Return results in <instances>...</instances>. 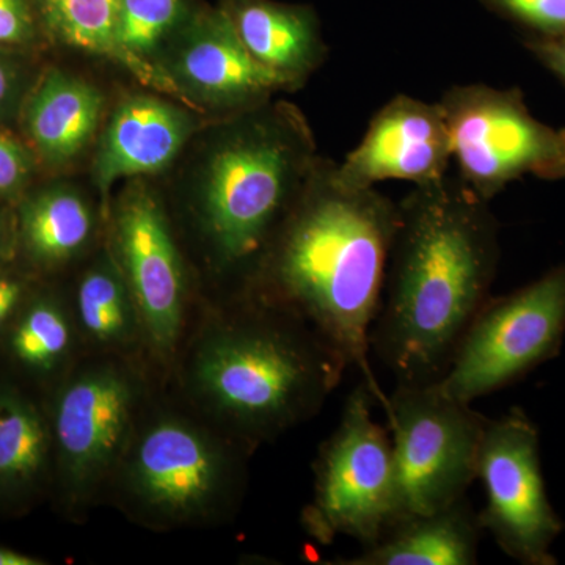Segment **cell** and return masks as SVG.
Here are the masks:
<instances>
[{"label":"cell","mask_w":565,"mask_h":565,"mask_svg":"<svg viewBox=\"0 0 565 565\" xmlns=\"http://www.w3.org/2000/svg\"><path fill=\"white\" fill-rule=\"evenodd\" d=\"M500 263L489 202L459 178L415 185L397 203L371 353L397 384H434L490 299Z\"/></svg>","instance_id":"6da1fadb"},{"label":"cell","mask_w":565,"mask_h":565,"mask_svg":"<svg viewBox=\"0 0 565 565\" xmlns=\"http://www.w3.org/2000/svg\"><path fill=\"white\" fill-rule=\"evenodd\" d=\"M396 226L397 203L375 188H343L333 163L319 162L256 275L259 299L313 327L381 407L388 394L371 367L370 337Z\"/></svg>","instance_id":"7a4b0ae2"},{"label":"cell","mask_w":565,"mask_h":565,"mask_svg":"<svg viewBox=\"0 0 565 565\" xmlns=\"http://www.w3.org/2000/svg\"><path fill=\"white\" fill-rule=\"evenodd\" d=\"M204 341L193 382L247 438H267L315 415L348 363L299 316L259 299Z\"/></svg>","instance_id":"3957f363"},{"label":"cell","mask_w":565,"mask_h":565,"mask_svg":"<svg viewBox=\"0 0 565 565\" xmlns=\"http://www.w3.org/2000/svg\"><path fill=\"white\" fill-rule=\"evenodd\" d=\"M215 151L204 185V221L230 266L258 275L313 177L311 140L288 109L262 110Z\"/></svg>","instance_id":"277c9868"},{"label":"cell","mask_w":565,"mask_h":565,"mask_svg":"<svg viewBox=\"0 0 565 565\" xmlns=\"http://www.w3.org/2000/svg\"><path fill=\"white\" fill-rule=\"evenodd\" d=\"M374 401L364 382L356 386L319 452L313 501L303 523L322 544L349 537L367 546L399 520L392 437L388 427L375 422Z\"/></svg>","instance_id":"5b68a950"},{"label":"cell","mask_w":565,"mask_h":565,"mask_svg":"<svg viewBox=\"0 0 565 565\" xmlns=\"http://www.w3.org/2000/svg\"><path fill=\"white\" fill-rule=\"evenodd\" d=\"M438 103L460 180L486 202L525 177L565 180V128L537 120L519 88L455 85Z\"/></svg>","instance_id":"8992f818"},{"label":"cell","mask_w":565,"mask_h":565,"mask_svg":"<svg viewBox=\"0 0 565 565\" xmlns=\"http://www.w3.org/2000/svg\"><path fill=\"white\" fill-rule=\"evenodd\" d=\"M401 516L430 514L467 497L487 418L434 384H397L384 405Z\"/></svg>","instance_id":"52a82bcc"},{"label":"cell","mask_w":565,"mask_h":565,"mask_svg":"<svg viewBox=\"0 0 565 565\" xmlns=\"http://www.w3.org/2000/svg\"><path fill=\"white\" fill-rule=\"evenodd\" d=\"M564 334L565 266H557L519 291L487 300L438 385L473 404L552 359Z\"/></svg>","instance_id":"ba28073f"},{"label":"cell","mask_w":565,"mask_h":565,"mask_svg":"<svg viewBox=\"0 0 565 565\" xmlns=\"http://www.w3.org/2000/svg\"><path fill=\"white\" fill-rule=\"evenodd\" d=\"M476 479L486 493L479 523L505 555L530 565L555 564L552 545L563 525L546 494L537 430L525 414L487 419Z\"/></svg>","instance_id":"9c48e42d"},{"label":"cell","mask_w":565,"mask_h":565,"mask_svg":"<svg viewBox=\"0 0 565 565\" xmlns=\"http://www.w3.org/2000/svg\"><path fill=\"white\" fill-rule=\"evenodd\" d=\"M232 478L228 457L199 427L178 418L152 423L134 446L128 487L141 508L172 522L210 512Z\"/></svg>","instance_id":"30bf717a"},{"label":"cell","mask_w":565,"mask_h":565,"mask_svg":"<svg viewBox=\"0 0 565 565\" xmlns=\"http://www.w3.org/2000/svg\"><path fill=\"white\" fill-rule=\"evenodd\" d=\"M136 399L132 379L111 364L82 371L63 386L54 438L63 484L74 498L88 497L120 459Z\"/></svg>","instance_id":"8fae6325"},{"label":"cell","mask_w":565,"mask_h":565,"mask_svg":"<svg viewBox=\"0 0 565 565\" xmlns=\"http://www.w3.org/2000/svg\"><path fill=\"white\" fill-rule=\"evenodd\" d=\"M451 162V137L440 103L396 95L375 111L344 161L333 163V177L348 189H373L384 181L426 185L448 177Z\"/></svg>","instance_id":"7c38bea8"},{"label":"cell","mask_w":565,"mask_h":565,"mask_svg":"<svg viewBox=\"0 0 565 565\" xmlns=\"http://www.w3.org/2000/svg\"><path fill=\"white\" fill-rule=\"evenodd\" d=\"M115 236L141 329L152 348L169 356L181 334L184 278L169 223L150 192H128L118 207Z\"/></svg>","instance_id":"4fadbf2b"},{"label":"cell","mask_w":565,"mask_h":565,"mask_svg":"<svg viewBox=\"0 0 565 565\" xmlns=\"http://www.w3.org/2000/svg\"><path fill=\"white\" fill-rule=\"evenodd\" d=\"M178 73L196 92L239 107L259 106L285 88L277 74L252 57L226 10L192 25L178 54Z\"/></svg>","instance_id":"5bb4252c"},{"label":"cell","mask_w":565,"mask_h":565,"mask_svg":"<svg viewBox=\"0 0 565 565\" xmlns=\"http://www.w3.org/2000/svg\"><path fill=\"white\" fill-rule=\"evenodd\" d=\"M484 533L478 512L460 498L430 514L407 515L377 542L337 565H473Z\"/></svg>","instance_id":"9a60e30c"},{"label":"cell","mask_w":565,"mask_h":565,"mask_svg":"<svg viewBox=\"0 0 565 565\" xmlns=\"http://www.w3.org/2000/svg\"><path fill=\"white\" fill-rule=\"evenodd\" d=\"M192 131L188 115L156 98H132L115 114L96 161L106 193L120 178L156 173L177 158Z\"/></svg>","instance_id":"2e32d148"},{"label":"cell","mask_w":565,"mask_h":565,"mask_svg":"<svg viewBox=\"0 0 565 565\" xmlns=\"http://www.w3.org/2000/svg\"><path fill=\"white\" fill-rule=\"evenodd\" d=\"M225 10L252 57L277 74L285 88L302 84L326 55L310 9L273 0H232Z\"/></svg>","instance_id":"e0dca14e"},{"label":"cell","mask_w":565,"mask_h":565,"mask_svg":"<svg viewBox=\"0 0 565 565\" xmlns=\"http://www.w3.org/2000/svg\"><path fill=\"white\" fill-rule=\"evenodd\" d=\"M102 110V93L90 84L47 71L25 106V131L44 161L65 163L92 139Z\"/></svg>","instance_id":"ac0fdd59"},{"label":"cell","mask_w":565,"mask_h":565,"mask_svg":"<svg viewBox=\"0 0 565 565\" xmlns=\"http://www.w3.org/2000/svg\"><path fill=\"white\" fill-rule=\"evenodd\" d=\"M41 21L62 43L121 63L143 84L185 99L177 82L148 61L132 57L118 43L121 0H33Z\"/></svg>","instance_id":"d6986e66"},{"label":"cell","mask_w":565,"mask_h":565,"mask_svg":"<svg viewBox=\"0 0 565 565\" xmlns=\"http://www.w3.org/2000/svg\"><path fill=\"white\" fill-rule=\"evenodd\" d=\"M21 239L33 262L54 266L73 258L92 233V215L76 193L52 189L21 210Z\"/></svg>","instance_id":"ffe728a7"},{"label":"cell","mask_w":565,"mask_h":565,"mask_svg":"<svg viewBox=\"0 0 565 565\" xmlns=\"http://www.w3.org/2000/svg\"><path fill=\"white\" fill-rule=\"evenodd\" d=\"M50 437L31 401L0 388V493L24 492L43 473Z\"/></svg>","instance_id":"44dd1931"},{"label":"cell","mask_w":565,"mask_h":565,"mask_svg":"<svg viewBox=\"0 0 565 565\" xmlns=\"http://www.w3.org/2000/svg\"><path fill=\"white\" fill-rule=\"evenodd\" d=\"M77 313L84 332L95 343L109 348L132 343L141 327L128 282L114 263L98 264L82 278Z\"/></svg>","instance_id":"7402d4cb"},{"label":"cell","mask_w":565,"mask_h":565,"mask_svg":"<svg viewBox=\"0 0 565 565\" xmlns=\"http://www.w3.org/2000/svg\"><path fill=\"white\" fill-rule=\"evenodd\" d=\"M68 318L51 300L33 302L22 313L10 338L14 359L39 373H51L70 351Z\"/></svg>","instance_id":"603a6c76"},{"label":"cell","mask_w":565,"mask_h":565,"mask_svg":"<svg viewBox=\"0 0 565 565\" xmlns=\"http://www.w3.org/2000/svg\"><path fill=\"white\" fill-rule=\"evenodd\" d=\"M181 0H121L118 43L132 57L147 61L181 17Z\"/></svg>","instance_id":"cb8c5ba5"},{"label":"cell","mask_w":565,"mask_h":565,"mask_svg":"<svg viewBox=\"0 0 565 565\" xmlns=\"http://www.w3.org/2000/svg\"><path fill=\"white\" fill-rule=\"evenodd\" d=\"M497 17L525 31L526 36H565V0H479Z\"/></svg>","instance_id":"d4e9b609"},{"label":"cell","mask_w":565,"mask_h":565,"mask_svg":"<svg viewBox=\"0 0 565 565\" xmlns=\"http://www.w3.org/2000/svg\"><path fill=\"white\" fill-rule=\"evenodd\" d=\"M33 170L31 151L17 137L0 131V196H11L28 184Z\"/></svg>","instance_id":"484cf974"},{"label":"cell","mask_w":565,"mask_h":565,"mask_svg":"<svg viewBox=\"0 0 565 565\" xmlns=\"http://www.w3.org/2000/svg\"><path fill=\"white\" fill-rule=\"evenodd\" d=\"M35 36L29 0H0V46H25Z\"/></svg>","instance_id":"4316f807"},{"label":"cell","mask_w":565,"mask_h":565,"mask_svg":"<svg viewBox=\"0 0 565 565\" xmlns=\"http://www.w3.org/2000/svg\"><path fill=\"white\" fill-rule=\"evenodd\" d=\"M523 43L535 61L565 85V36H556V39L525 36Z\"/></svg>","instance_id":"83f0119b"},{"label":"cell","mask_w":565,"mask_h":565,"mask_svg":"<svg viewBox=\"0 0 565 565\" xmlns=\"http://www.w3.org/2000/svg\"><path fill=\"white\" fill-rule=\"evenodd\" d=\"M22 285L11 277H0V329L21 302Z\"/></svg>","instance_id":"f1b7e54d"},{"label":"cell","mask_w":565,"mask_h":565,"mask_svg":"<svg viewBox=\"0 0 565 565\" xmlns=\"http://www.w3.org/2000/svg\"><path fill=\"white\" fill-rule=\"evenodd\" d=\"M17 70L6 55L0 54V109L10 102L17 88Z\"/></svg>","instance_id":"f546056e"},{"label":"cell","mask_w":565,"mask_h":565,"mask_svg":"<svg viewBox=\"0 0 565 565\" xmlns=\"http://www.w3.org/2000/svg\"><path fill=\"white\" fill-rule=\"evenodd\" d=\"M43 561L39 557L24 555V553L14 552L11 548L0 546V565H40Z\"/></svg>","instance_id":"4dcf8cb0"},{"label":"cell","mask_w":565,"mask_h":565,"mask_svg":"<svg viewBox=\"0 0 565 565\" xmlns=\"http://www.w3.org/2000/svg\"><path fill=\"white\" fill-rule=\"evenodd\" d=\"M0 250H2V228H0Z\"/></svg>","instance_id":"1f68e13d"}]
</instances>
